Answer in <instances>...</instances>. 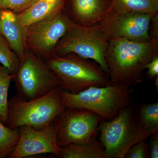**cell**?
<instances>
[{
    "label": "cell",
    "mask_w": 158,
    "mask_h": 158,
    "mask_svg": "<svg viewBox=\"0 0 158 158\" xmlns=\"http://www.w3.org/2000/svg\"><path fill=\"white\" fill-rule=\"evenodd\" d=\"M61 100L65 108L83 109L92 111L102 120L113 119L122 109L131 106L129 87L110 85L91 87L77 93L61 90Z\"/></svg>",
    "instance_id": "2"
},
{
    "label": "cell",
    "mask_w": 158,
    "mask_h": 158,
    "mask_svg": "<svg viewBox=\"0 0 158 158\" xmlns=\"http://www.w3.org/2000/svg\"><path fill=\"white\" fill-rule=\"evenodd\" d=\"M12 75L8 69L0 64V119L7 126L8 112V92Z\"/></svg>",
    "instance_id": "17"
},
{
    "label": "cell",
    "mask_w": 158,
    "mask_h": 158,
    "mask_svg": "<svg viewBox=\"0 0 158 158\" xmlns=\"http://www.w3.org/2000/svg\"><path fill=\"white\" fill-rule=\"evenodd\" d=\"M26 30L18 14L8 9H0V34L19 59L26 49Z\"/></svg>",
    "instance_id": "13"
},
{
    "label": "cell",
    "mask_w": 158,
    "mask_h": 158,
    "mask_svg": "<svg viewBox=\"0 0 158 158\" xmlns=\"http://www.w3.org/2000/svg\"><path fill=\"white\" fill-rule=\"evenodd\" d=\"M64 6V0H37L25 11L19 14V19L22 25L27 28L34 23L62 11Z\"/></svg>",
    "instance_id": "14"
},
{
    "label": "cell",
    "mask_w": 158,
    "mask_h": 158,
    "mask_svg": "<svg viewBox=\"0 0 158 158\" xmlns=\"http://www.w3.org/2000/svg\"><path fill=\"white\" fill-rule=\"evenodd\" d=\"M98 130L107 158H124L133 145L151 135L142 126L131 106L120 110L113 119L102 120Z\"/></svg>",
    "instance_id": "4"
},
{
    "label": "cell",
    "mask_w": 158,
    "mask_h": 158,
    "mask_svg": "<svg viewBox=\"0 0 158 158\" xmlns=\"http://www.w3.org/2000/svg\"><path fill=\"white\" fill-rule=\"evenodd\" d=\"M62 88H55L38 98L26 100L16 95L8 103L7 126L19 129L28 126L36 129L44 128L65 109L61 100Z\"/></svg>",
    "instance_id": "5"
},
{
    "label": "cell",
    "mask_w": 158,
    "mask_h": 158,
    "mask_svg": "<svg viewBox=\"0 0 158 158\" xmlns=\"http://www.w3.org/2000/svg\"><path fill=\"white\" fill-rule=\"evenodd\" d=\"M73 23L63 10L34 23L26 30V49L44 60L50 59L58 42Z\"/></svg>",
    "instance_id": "9"
},
{
    "label": "cell",
    "mask_w": 158,
    "mask_h": 158,
    "mask_svg": "<svg viewBox=\"0 0 158 158\" xmlns=\"http://www.w3.org/2000/svg\"><path fill=\"white\" fill-rule=\"evenodd\" d=\"M37 0H0V9H6L19 14L25 11Z\"/></svg>",
    "instance_id": "21"
},
{
    "label": "cell",
    "mask_w": 158,
    "mask_h": 158,
    "mask_svg": "<svg viewBox=\"0 0 158 158\" xmlns=\"http://www.w3.org/2000/svg\"><path fill=\"white\" fill-rule=\"evenodd\" d=\"M146 41L116 38L108 41L105 54L111 85L129 87L143 80L148 63L158 56V38Z\"/></svg>",
    "instance_id": "1"
},
{
    "label": "cell",
    "mask_w": 158,
    "mask_h": 158,
    "mask_svg": "<svg viewBox=\"0 0 158 158\" xmlns=\"http://www.w3.org/2000/svg\"><path fill=\"white\" fill-rule=\"evenodd\" d=\"M13 81L18 96L31 100L45 95L62 83L45 60L26 49L20 58L19 67Z\"/></svg>",
    "instance_id": "6"
},
{
    "label": "cell",
    "mask_w": 158,
    "mask_h": 158,
    "mask_svg": "<svg viewBox=\"0 0 158 158\" xmlns=\"http://www.w3.org/2000/svg\"><path fill=\"white\" fill-rule=\"evenodd\" d=\"M151 138L150 156L152 158H158V134L152 135Z\"/></svg>",
    "instance_id": "24"
},
{
    "label": "cell",
    "mask_w": 158,
    "mask_h": 158,
    "mask_svg": "<svg viewBox=\"0 0 158 158\" xmlns=\"http://www.w3.org/2000/svg\"><path fill=\"white\" fill-rule=\"evenodd\" d=\"M20 59L11 49L5 37L0 34V64L15 75L19 67Z\"/></svg>",
    "instance_id": "20"
},
{
    "label": "cell",
    "mask_w": 158,
    "mask_h": 158,
    "mask_svg": "<svg viewBox=\"0 0 158 158\" xmlns=\"http://www.w3.org/2000/svg\"><path fill=\"white\" fill-rule=\"evenodd\" d=\"M69 1V13L66 14L73 22L83 27H91L100 22L112 9V0Z\"/></svg>",
    "instance_id": "12"
},
{
    "label": "cell",
    "mask_w": 158,
    "mask_h": 158,
    "mask_svg": "<svg viewBox=\"0 0 158 158\" xmlns=\"http://www.w3.org/2000/svg\"><path fill=\"white\" fill-rule=\"evenodd\" d=\"M62 158H107L103 146L97 138L89 143L71 144L60 147Z\"/></svg>",
    "instance_id": "15"
},
{
    "label": "cell",
    "mask_w": 158,
    "mask_h": 158,
    "mask_svg": "<svg viewBox=\"0 0 158 158\" xmlns=\"http://www.w3.org/2000/svg\"><path fill=\"white\" fill-rule=\"evenodd\" d=\"M102 118L92 111L65 108L53 122L60 147L89 143L96 138Z\"/></svg>",
    "instance_id": "8"
},
{
    "label": "cell",
    "mask_w": 158,
    "mask_h": 158,
    "mask_svg": "<svg viewBox=\"0 0 158 158\" xmlns=\"http://www.w3.org/2000/svg\"><path fill=\"white\" fill-rule=\"evenodd\" d=\"M155 85L156 90L158 89V76L156 77V80L155 81Z\"/></svg>",
    "instance_id": "25"
},
{
    "label": "cell",
    "mask_w": 158,
    "mask_h": 158,
    "mask_svg": "<svg viewBox=\"0 0 158 158\" xmlns=\"http://www.w3.org/2000/svg\"><path fill=\"white\" fill-rule=\"evenodd\" d=\"M19 130V139L14 150L9 156L10 158H23L46 153L52 154L60 157V147L53 122L42 129L24 126Z\"/></svg>",
    "instance_id": "11"
},
{
    "label": "cell",
    "mask_w": 158,
    "mask_h": 158,
    "mask_svg": "<svg viewBox=\"0 0 158 158\" xmlns=\"http://www.w3.org/2000/svg\"><path fill=\"white\" fill-rule=\"evenodd\" d=\"M48 1H51V2H54V1H56V0H48Z\"/></svg>",
    "instance_id": "26"
},
{
    "label": "cell",
    "mask_w": 158,
    "mask_h": 158,
    "mask_svg": "<svg viewBox=\"0 0 158 158\" xmlns=\"http://www.w3.org/2000/svg\"><path fill=\"white\" fill-rule=\"evenodd\" d=\"M45 61L61 81L62 90L70 93L111 84L109 75L96 62L83 59L76 54L53 56Z\"/></svg>",
    "instance_id": "3"
},
{
    "label": "cell",
    "mask_w": 158,
    "mask_h": 158,
    "mask_svg": "<svg viewBox=\"0 0 158 158\" xmlns=\"http://www.w3.org/2000/svg\"><path fill=\"white\" fill-rule=\"evenodd\" d=\"M147 69V74L150 78H153L158 76V56L153 58L148 63L145 67Z\"/></svg>",
    "instance_id": "23"
},
{
    "label": "cell",
    "mask_w": 158,
    "mask_h": 158,
    "mask_svg": "<svg viewBox=\"0 0 158 158\" xmlns=\"http://www.w3.org/2000/svg\"><path fill=\"white\" fill-rule=\"evenodd\" d=\"M153 16L139 12L110 13L96 24L101 33L108 41L116 38L133 41H146L150 36V24Z\"/></svg>",
    "instance_id": "10"
},
{
    "label": "cell",
    "mask_w": 158,
    "mask_h": 158,
    "mask_svg": "<svg viewBox=\"0 0 158 158\" xmlns=\"http://www.w3.org/2000/svg\"><path fill=\"white\" fill-rule=\"evenodd\" d=\"M19 129L10 128L0 119V158L9 156L18 141Z\"/></svg>",
    "instance_id": "18"
},
{
    "label": "cell",
    "mask_w": 158,
    "mask_h": 158,
    "mask_svg": "<svg viewBox=\"0 0 158 158\" xmlns=\"http://www.w3.org/2000/svg\"><path fill=\"white\" fill-rule=\"evenodd\" d=\"M148 156L147 145L145 141L138 142L128 151L125 158H146Z\"/></svg>",
    "instance_id": "22"
},
{
    "label": "cell",
    "mask_w": 158,
    "mask_h": 158,
    "mask_svg": "<svg viewBox=\"0 0 158 158\" xmlns=\"http://www.w3.org/2000/svg\"><path fill=\"white\" fill-rule=\"evenodd\" d=\"M111 11L116 13L135 12L158 15V0H112Z\"/></svg>",
    "instance_id": "16"
},
{
    "label": "cell",
    "mask_w": 158,
    "mask_h": 158,
    "mask_svg": "<svg viewBox=\"0 0 158 158\" xmlns=\"http://www.w3.org/2000/svg\"><path fill=\"white\" fill-rule=\"evenodd\" d=\"M138 119L143 128L151 135L158 134V103L143 105Z\"/></svg>",
    "instance_id": "19"
},
{
    "label": "cell",
    "mask_w": 158,
    "mask_h": 158,
    "mask_svg": "<svg viewBox=\"0 0 158 158\" xmlns=\"http://www.w3.org/2000/svg\"><path fill=\"white\" fill-rule=\"evenodd\" d=\"M108 41L96 25L83 27L73 23L58 42L53 56L76 54L83 59L95 61L109 75L105 60Z\"/></svg>",
    "instance_id": "7"
}]
</instances>
